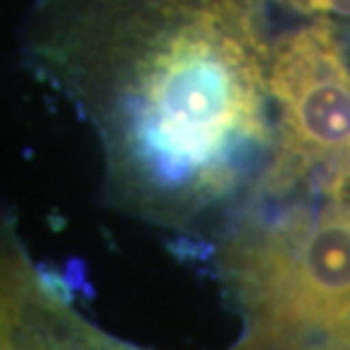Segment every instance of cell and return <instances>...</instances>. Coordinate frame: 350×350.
I'll return each instance as SVG.
<instances>
[{"label":"cell","mask_w":350,"mask_h":350,"mask_svg":"<svg viewBox=\"0 0 350 350\" xmlns=\"http://www.w3.org/2000/svg\"><path fill=\"white\" fill-rule=\"evenodd\" d=\"M27 50L95 126L133 215L181 226L273 165L258 0H41Z\"/></svg>","instance_id":"cell-1"},{"label":"cell","mask_w":350,"mask_h":350,"mask_svg":"<svg viewBox=\"0 0 350 350\" xmlns=\"http://www.w3.org/2000/svg\"><path fill=\"white\" fill-rule=\"evenodd\" d=\"M267 81L278 104V159L319 197L346 201L350 66L334 27L321 18L273 41Z\"/></svg>","instance_id":"cell-2"},{"label":"cell","mask_w":350,"mask_h":350,"mask_svg":"<svg viewBox=\"0 0 350 350\" xmlns=\"http://www.w3.org/2000/svg\"><path fill=\"white\" fill-rule=\"evenodd\" d=\"M100 332L0 217V350H84Z\"/></svg>","instance_id":"cell-3"},{"label":"cell","mask_w":350,"mask_h":350,"mask_svg":"<svg viewBox=\"0 0 350 350\" xmlns=\"http://www.w3.org/2000/svg\"><path fill=\"white\" fill-rule=\"evenodd\" d=\"M301 14H327V16L350 18V0H294Z\"/></svg>","instance_id":"cell-4"},{"label":"cell","mask_w":350,"mask_h":350,"mask_svg":"<svg viewBox=\"0 0 350 350\" xmlns=\"http://www.w3.org/2000/svg\"><path fill=\"white\" fill-rule=\"evenodd\" d=\"M86 350H147V348H140V346H133V344H126V341H120L116 337H111V334L102 332L98 339L93 341L91 346Z\"/></svg>","instance_id":"cell-5"}]
</instances>
